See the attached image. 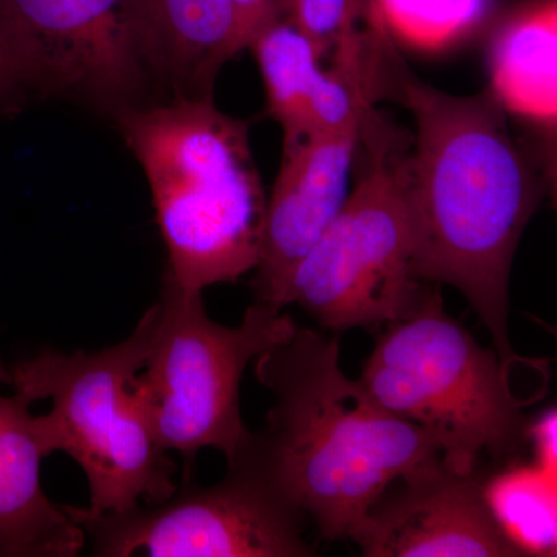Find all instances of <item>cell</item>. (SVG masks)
I'll list each match as a JSON object with an SVG mask.
<instances>
[{"mask_svg":"<svg viewBox=\"0 0 557 557\" xmlns=\"http://www.w3.org/2000/svg\"><path fill=\"white\" fill-rule=\"evenodd\" d=\"M21 81L17 75L16 65H14L13 57L9 40L5 38V33L0 25V100L11 94V91L20 89Z\"/></svg>","mask_w":557,"mask_h":557,"instance_id":"20","label":"cell"},{"mask_svg":"<svg viewBox=\"0 0 557 557\" xmlns=\"http://www.w3.org/2000/svg\"><path fill=\"white\" fill-rule=\"evenodd\" d=\"M21 87L119 113L156 83L146 0H0Z\"/></svg>","mask_w":557,"mask_h":557,"instance_id":"8","label":"cell"},{"mask_svg":"<svg viewBox=\"0 0 557 557\" xmlns=\"http://www.w3.org/2000/svg\"><path fill=\"white\" fill-rule=\"evenodd\" d=\"M115 116L148 178L168 251L164 277L203 293L255 270L269 197L247 121L220 112L212 98H171Z\"/></svg>","mask_w":557,"mask_h":557,"instance_id":"3","label":"cell"},{"mask_svg":"<svg viewBox=\"0 0 557 557\" xmlns=\"http://www.w3.org/2000/svg\"><path fill=\"white\" fill-rule=\"evenodd\" d=\"M339 358L338 333L299 325L259 355L256 379L274 401L236 453L325 541L351 539L388 486L442 460L438 440L348 379Z\"/></svg>","mask_w":557,"mask_h":557,"instance_id":"2","label":"cell"},{"mask_svg":"<svg viewBox=\"0 0 557 557\" xmlns=\"http://www.w3.org/2000/svg\"><path fill=\"white\" fill-rule=\"evenodd\" d=\"M295 319L252 302L236 327L208 317L203 293H188L164 277L145 366L132 391L166 453L186 463L203 448L226 460L247 442L240 384L252 359L295 333Z\"/></svg>","mask_w":557,"mask_h":557,"instance_id":"7","label":"cell"},{"mask_svg":"<svg viewBox=\"0 0 557 557\" xmlns=\"http://www.w3.org/2000/svg\"><path fill=\"white\" fill-rule=\"evenodd\" d=\"M30 406L0 395V556H76L86 533L44 493L40 467L54 448L46 418Z\"/></svg>","mask_w":557,"mask_h":557,"instance_id":"13","label":"cell"},{"mask_svg":"<svg viewBox=\"0 0 557 557\" xmlns=\"http://www.w3.org/2000/svg\"><path fill=\"white\" fill-rule=\"evenodd\" d=\"M519 364L480 346L431 287L416 311L387 324L359 381L384 408L431 432L448 467L474 472L483 453L502 460L528 442V403L511 380Z\"/></svg>","mask_w":557,"mask_h":557,"instance_id":"5","label":"cell"},{"mask_svg":"<svg viewBox=\"0 0 557 557\" xmlns=\"http://www.w3.org/2000/svg\"><path fill=\"white\" fill-rule=\"evenodd\" d=\"M233 9V54L248 49L260 28L284 14V0H231Z\"/></svg>","mask_w":557,"mask_h":557,"instance_id":"18","label":"cell"},{"mask_svg":"<svg viewBox=\"0 0 557 557\" xmlns=\"http://www.w3.org/2000/svg\"><path fill=\"white\" fill-rule=\"evenodd\" d=\"M555 475L536 465L486 480V497L494 515L527 556L555 555Z\"/></svg>","mask_w":557,"mask_h":557,"instance_id":"16","label":"cell"},{"mask_svg":"<svg viewBox=\"0 0 557 557\" xmlns=\"http://www.w3.org/2000/svg\"><path fill=\"white\" fill-rule=\"evenodd\" d=\"M528 442L536 449L537 467L556 474V410H547L528 426Z\"/></svg>","mask_w":557,"mask_h":557,"instance_id":"19","label":"cell"},{"mask_svg":"<svg viewBox=\"0 0 557 557\" xmlns=\"http://www.w3.org/2000/svg\"><path fill=\"white\" fill-rule=\"evenodd\" d=\"M156 304L126 339L100 351L46 350L10 366L11 386L46 413L54 453L69 454L89 482L87 508L62 505L76 523L161 504L175 493L174 461L132 391L148 357Z\"/></svg>","mask_w":557,"mask_h":557,"instance_id":"4","label":"cell"},{"mask_svg":"<svg viewBox=\"0 0 557 557\" xmlns=\"http://www.w3.org/2000/svg\"><path fill=\"white\" fill-rule=\"evenodd\" d=\"M397 482L351 536L362 556H527L494 515L479 469L458 472L442 458Z\"/></svg>","mask_w":557,"mask_h":557,"instance_id":"10","label":"cell"},{"mask_svg":"<svg viewBox=\"0 0 557 557\" xmlns=\"http://www.w3.org/2000/svg\"><path fill=\"white\" fill-rule=\"evenodd\" d=\"M304 516L236 454L215 485L79 523L102 557H307Z\"/></svg>","mask_w":557,"mask_h":557,"instance_id":"9","label":"cell"},{"mask_svg":"<svg viewBox=\"0 0 557 557\" xmlns=\"http://www.w3.org/2000/svg\"><path fill=\"white\" fill-rule=\"evenodd\" d=\"M0 384H7V386H11L10 366H7L2 359H0Z\"/></svg>","mask_w":557,"mask_h":557,"instance_id":"21","label":"cell"},{"mask_svg":"<svg viewBox=\"0 0 557 557\" xmlns=\"http://www.w3.org/2000/svg\"><path fill=\"white\" fill-rule=\"evenodd\" d=\"M248 49L258 61L269 113L284 131V145L346 129L373 108L375 86L338 67L324 70L322 51L285 14L260 28Z\"/></svg>","mask_w":557,"mask_h":557,"instance_id":"12","label":"cell"},{"mask_svg":"<svg viewBox=\"0 0 557 557\" xmlns=\"http://www.w3.org/2000/svg\"><path fill=\"white\" fill-rule=\"evenodd\" d=\"M493 90L505 109L555 126L556 0L523 11L498 32Z\"/></svg>","mask_w":557,"mask_h":557,"instance_id":"15","label":"cell"},{"mask_svg":"<svg viewBox=\"0 0 557 557\" xmlns=\"http://www.w3.org/2000/svg\"><path fill=\"white\" fill-rule=\"evenodd\" d=\"M156 83L171 98H212L234 58L231 0H146Z\"/></svg>","mask_w":557,"mask_h":557,"instance_id":"14","label":"cell"},{"mask_svg":"<svg viewBox=\"0 0 557 557\" xmlns=\"http://www.w3.org/2000/svg\"><path fill=\"white\" fill-rule=\"evenodd\" d=\"M409 143L368 110L357 185L293 274L285 306L302 307L325 332L376 329L409 317L431 288L412 276L403 170Z\"/></svg>","mask_w":557,"mask_h":557,"instance_id":"6","label":"cell"},{"mask_svg":"<svg viewBox=\"0 0 557 557\" xmlns=\"http://www.w3.org/2000/svg\"><path fill=\"white\" fill-rule=\"evenodd\" d=\"M284 14L344 67L364 58L381 20L373 0H284Z\"/></svg>","mask_w":557,"mask_h":557,"instance_id":"17","label":"cell"},{"mask_svg":"<svg viewBox=\"0 0 557 557\" xmlns=\"http://www.w3.org/2000/svg\"><path fill=\"white\" fill-rule=\"evenodd\" d=\"M362 120L284 145L281 170L267 199L252 282L255 302L284 309L293 274L347 199Z\"/></svg>","mask_w":557,"mask_h":557,"instance_id":"11","label":"cell"},{"mask_svg":"<svg viewBox=\"0 0 557 557\" xmlns=\"http://www.w3.org/2000/svg\"><path fill=\"white\" fill-rule=\"evenodd\" d=\"M383 90L412 113L405 194L412 276L457 288L486 325L502 361H525L508 335L516 249L547 190L536 157L509 132L493 87L471 97L435 89L410 72L388 35Z\"/></svg>","mask_w":557,"mask_h":557,"instance_id":"1","label":"cell"}]
</instances>
